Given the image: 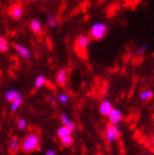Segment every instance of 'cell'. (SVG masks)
<instances>
[{
  "label": "cell",
  "instance_id": "3957f363",
  "mask_svg": "<svg viewBox=\"0 0 154 155\" xmlns=\"http://www.w3.org/2000/svg\"><path fill=\"white\" fill-rule=\"evenodd\" d=\"M120 137V130L118 127L112 123H109L106 128V139L109 143H113L118 137Z\"/></svg>",
  "mask_w": 154,
  "mask_h": 155
},
{
  "label": "cell",
  "instance_id": "9a60e30c",
  "mask_svg": "<svg viewBox=\"0 0 154 155\" xmlns=\"http://www.w3.org/2000/svg\"><path fill=\"white\" fill-rule=\"evenodd\" d=\"M22 95H19L18 97H17V99L15 100H13V101L11 102V111L12 112H15V111H17L20 108V106H21V104H22Z\"/></svg>",
  "mask_w": 154,
  "mask_h": 155
},
{
  "label": "cell",
  "instance_id": "4fadbf2b",
  "mask_svg": "<svg viewBox=\"0 0 154 155\" xmlns=\"http://www.w3.org/2000/svg\"><path fill=\"white\" fill-rule=\"evenodd\" d=\"M72 130L68 127H66V125L63 124L61 128L57 129V137H59V139H62V137H69V135H72Z\"/></svg>",
  "mask_w": 154,
  "mask_h": 155
},
{
  "label": "cell",
  "instance_id": "d4e9b609",
  "mask_svg": "<svg viewBox=\"0 0 154 155\" xmlns=\"http://www.w3.org/2000/svg\"><path fill=\"white\" fill-rule=\"evenodd\" d=\"M49 101L53 104V106H55V104H56V99L54 98V97H50V98H49Z\"/></svg>",
  "mask_w": 154,
  "mask_h": 155
},
{
  "label": "cell",
  "instance_id": "30bf717a",
  "mask_svg": "<svg viewBox=\"0 0 154 155\" xmlns=\"http://www.w3.org/2000/svg\"><path fill=\"white\" fill-rule=\"evenodd\" d=\"M67 79V72L66 69L61 68L56 74V83L59 86H64Z\"/></svg>",
  "mask_w": 154,
  "mask_h": 155
},
{
  "label": "cell",
  "instance_id": "8992f818",
  "mask_svg": "<svg viewBox=\"0 0 154 155\" xmlns=\"http://www.w3.org/2000/svg\"><path fill=\"white\" fill-rule=\"evenodd\" d=\"M13 46H15V51L18 52V54L22 57V58H23V60L29 61L30 58H31V53H30V51L25 48V46H24V45L19 44V43H15Z\"/></svg>",
  "mask_w": 154,
  "mask_h": 155
},
{
  "label": "cell",
  "instance_id": "cb8c5ba5",
  "mask_svg": "<svg viewBox=\"0 0 154 155\" xmlns=\"http://www.w3.org/2000/svg\"><path fill=\"white\" fill-rule=\"evenodd\" d=\"M45 155H56V152L54 150H49V151H46Z\"/></svg>",
  "mask_w": 154,
  "mask_h": 155
},
{
  "label": "cell",
  "instance_id": "44dd1931",
  "mask_svg": "<svg viewBox=\"0 0 154 155\" xmlns=\"http://www.w3.org/2000/svg\"><path fill=\"white\" fill-rule=\"evenodd\" d=\"M27 125H28V122L27 120L23 119V118H21V119L18 120V128L20 130H24V129H27Z\"/></svg>",
  "mask_w": 154,
  "mask_h": 155
},
{
  "label": "cell",
  "instance_id": "9c48e42d",
  "mask_svg": "<svg viewBox=\"0 0 154 155\" xmlns=\"http://www.w3.org/2000/svg\"><path fill=\"white\" fill-rule=\"evenodd\" d=\"M20 149H21V144L19 142V140L17 137H13L9 142V144H8V151H9V153L10 154H15Z\"/></svg>",
  "mask_w": 154,
  "mask_h": 155
},
{
  "label": "cell",
  "instance_id": "4316f807",
  "mask_svg": "<svg viewBox=\"0 0 154 155\" xmlns=\"http://www.w3.org/2000/svg\"><path fill=\"white\" fill-rule=\"evenodd\" d=\"M97 155H100V154H97Z\"/></svg>",
  "mask_w": 154,
  "mask_h": 155
},
{
  "label": "cell",
  "instance_id": "52a82bcc",
  "mask_svg": "<svg viewBox=\"0 0 154 155\" xmlns=\"http://www.w3.org/2000/svg\"><path fill=\"white\" fill-rule=\"evenodd\" d=\"M89 42H90V36L87 35H79L77 38L76 41V46L79 48L80 51H85L86 48L89 45Z\"/></svg>",
  "mask_w": 154,
  "mask_h": 155
},
{
  "label": "cell",
  "instance_id": "7402d4cb",
  "mask_svg": "<svg viewBox=\"0 0 154 155\" xmlns=\"http://www.w3.org/2000/svg\"><path fill=\"white\" fill-rule=\"evenodd\" d=\"M59 101L61 104H67L69 101V98H68V95L67 94H61L59 96Z\"/></svg>",
  "mask_w": 154,
  "mask_h": 155
},
{
  "label": "cell",
  "instance_id": "7a4b0ae2",
  "mask_svg": "<svg viewBox=\"0 0 154 155\" xmlns=\"http://www.w3.org/2000/svg\"><path fill=\"white\" fill-rule=\"evenodd\" d=\"M108 30H109V28L107 27L106 24L100 23V22H96L92 27L90 31H89V36L92 40H101L106 36Z\"/></svg>",
  "mask_w": 154,
  "mask_h": 155
},
{
  "label": "cell",
  "instance_id": "d6986e66",
  "mask_svg": "<svg viewBox=\"0 0 154 155\" xmlns=\"http://www.w3.org/2000/svg\"><path fill=\"white\" fill-rule=\"evenodd\" d=\"M153 91L152 90H144V91H142L141 93V95H140V98H141V100H143V101H146V100H149V99H151L152 97H153Z\"/></svg>",
  "mask_w": 154,
  "mask_h": 155
},
{
  "label": "cell",
  "instance_id": "ba28073f",
  "mask_svg": "<svg viewBox=\"0 0 154 155\" xmlns=\"http://www.w3.org/2000/svg\"><path fill=\"white\" fill-rule=\"evenodd\" d=\"M113 109L112 104L109 101V100H104L101 102L100 106H99V112H100L101 116H107L111 112V110Z\"/></svg>",
  "mask_w": 154,
  "mask_h": 155
},
{
  "label": "cell",
  "instance_id": "2e32d148",
  "mask_svg": "<svg viewBox=\"0 0 154 155\" xmlns=\"http://www.w3.org/2000/svg\"><path fill=\"white\" fill-rule=\"evenodd\" d=\"M9 48V43L7 41L5 36H0V52L1 53H6Z\"/></svg>",
  "mask_w": 154,
  "mask_h": 155
},
{
  "label": "cell",
  "instance_id": "7c38bea8",
  "mask_svg": "<svg viewBox=\"0 0 154 155\" xmlns=\"http://www.w3.org/2000/svg\"><path fill=\"white\" fill-rule=\"evenodd\" d=\"M30 29L34 33H40L42 31V23L38 19H32L30 21Z\"/></svg>",
  "mask_w": 154,
  "mask_h": 155
},
{
  "label": "cell",
  "instance_id": "5bb4252c",
  "mask_svg": "<svg viewBox=\"0 0 154 155\" xmlns=\"http://www.w3.org/2000/svg\"><path fill=\"white\" fill-rule=\"evenodd\" d=\"M61 120H62L63 124L66 125V127H68V128L71 129L72 131H75V129H76V125H75V123L73 122L72 120L68 119V117L66 116L65 114H61Z\"/></svg>",
  "mask_w": 154,
  "mask_h": 155
},
{
  "label": "cell",
  "instance_id": "277c9868",
  "mask_svg": "<svg viewBox=\"0 0 154 155\" xmlns=\"http://www.w3.org/2000/svg\"><path fill=\"white\" fill-rule=\"evenodd\" d=\"M8 15L13 20H20L23 15V8L19 3H13L8 8Z\"/></svg>",
  "mask_w": 154,
  "mask_h": 155
},
{
  "label": "cell",
  "instance_id": "603a6c76",
  "mask_svg": "<svg viewBox=\"0 0 154 155\" xmlns=\"http://www.w3.org/2000/svg\"><path fill=\"white\" fill-rule=\"evenodd\" d=\"M146 50H148V45H146V44H142L139 48H138V53H139V54H143V53H145V51H146Z\"/></svg>",
  "mask_w": 154,
  "mask_h": 155
},
{
  "label": "cell",
  "instance_id": "ffe728a7",
  "mask_svg": "<svg viewBox=\"0 0 154 155\" xmlns=\"http://www.w3.org/2000/svg\"><path fill=\"white\" fill-rule=\"evenodd\" d=\"M73 142H74V140H73L72 135L62 137V139H61V143H62L63 146H71L72 144H73Z\"/></svg>",
  "mask_w": 154,
  "mask_h": 155
},
{
  "label": "cell",
  "instance_id": "5b68a950",
  "mask_svg": "<svg viewBox=\"0 0 154 155\" xmlns=\"http://www.w3.org/2000/svg\"><path fill=\"white\" fill-rule=\"evenodd\" d=\"M122 118H123V114H122V111L120 109H115L113 108L111 112L108 114V119H109L110 123H112V124L118 125L119 123L122 121Z\"/></svg>",
  "mask_w": 154,
  "mask_h": 155
},
{
  "label": "cell",
  "instance_id": "484cf974",
  "mask_svg": "<svg viewBox=\"0 0 154 155\" xmlns=\"http://www.w3.org/2000/svg\"><path fill=\"white\" fill-rule=\"evenodd\" d=\"M31 1H36V0H31Z\"/></svg>",
  "mask_w": 154,
  "mask_h": 155
},
{
  "label": "cell",
  "instance_id": "6da1fadb",
  "mask_svg": "<svg viewBox=\"0 0 154 155\" xmlns=\"http://www.w3.org/2000/svg\"><path fill=\"white\" fill-rule=\"evenodd\" d=\"M40 149V137L36 133H30L21 143V150L24 153H31Z\"/></svg>",
  "mask_w": 154,
  "mask_h": 155
},
{
  "label": "cell",
  "instance_id": "e0dca14e",
  "mask_svg": "<svg viewBox=\"0 0 154 155\" xmlns=\"http://www.w3.org/2000/svg\"><path fill=\"white\" fill-rule=\"evenodd\" d=\"M45 84H46V78H45L44 75H38V77L35 79V83H34V86L36 88H41L42 86H44Z\"/></svg>",
  "mask_w": 154,
  "mask_h": 155
},
{
  "label": "cell",
  "instance_id": "8fae6325",
  "mask_svg": "<svg viewBox=\"0 0 154 155\" xmlns=\"http://www.w3.org/2000/svg\"><path fill=\"white\" fill-rule=\"evenodd\" d=\"M19 95H20V93H19L18 90L7 89L6 91H5V99H6L7 101L12 102L13 100H15V99H17V97H18Z\"/></svg>",
  "mask_w": 154,
  "mask_h": 155
},
{
  "label": "cell",
  "instance_id": "ac0fdd59",
  "mask_svg": "<svg viewBox=\"0 0 154 155\" xmlns=\"http://www.w3.org/2000/svg\"><path fill=\"white\" fill-rule=\"evenodd\" d=\"M48 24H49V27H51V28H56L57 25H59V20H57V18L55 15H50L48 18Z\"/></svg>",
  "mask_w": 154,
  "mask_h": 155
}]
</instances>
